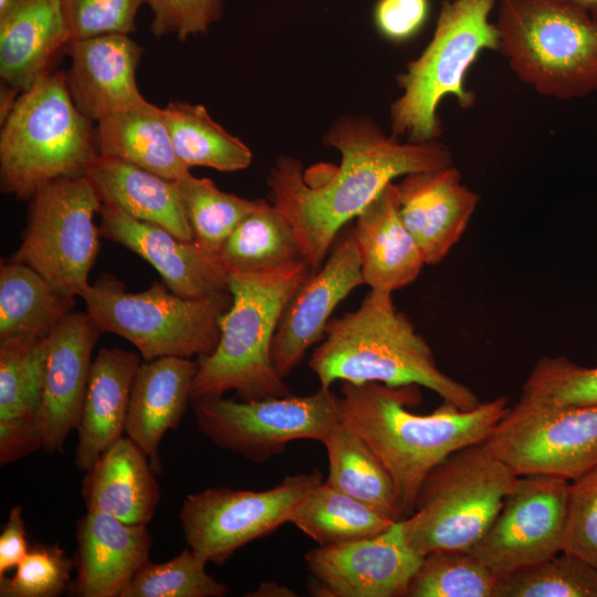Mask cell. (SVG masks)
Here are the masks:
<instances>
[{"label": "cell", "instance_id": "ba28073f", "mask_svg": "<svg viewBox=\"0 0 597 597\" xmlns=\"http://www.w3.org/2000/svg\"><path fill=\"white\" fill-rule=\"evenodd\" d=\"M519 476L486 441L451 453L430 471L412 513L400 520L408 545L421 557L439 551H471Z\"/></svg>", "mask_w": 597, "mask_h": 597}, {"label": "cell", "instance_id": "d4e9b609", "mask_svg": "<svg viewBox=\"0 0 597 597\" xmlns=\"http://www.w3.org/2000/svg\"><path fill=\"white\" fill-rule=\"evenodd\" d=\"M45 337L0 344V464L15 462L42 448Z\"/></svg>", "mask_w": 597, "mask_h": 597}, {"label": "cell", "instance_id": "b9f144b4", "mask_svg": "<svg viewBox=\"0 0 597 597\" xmlns=\"http://www.w3.org/2000/svg\"><path fill=\"white\" fill-rule=\"evenodd\" d=\"M563 551L597 568V468L569 482Z\"/></svg>", "mask_w": 597, "mask_h": 597}, {"label": "cell", "instance_id": "e575fe53", "mask_svg": "<svg viewBox=\"0 0 597 597\" xmlns=\"http://www.w3.org/2000/svg\"><path fill=\"white\" fill-rule=\"evenodd\" d=\"M176 181L193 241L218 258L232 231L256 206L258 199L224 192L211 179L197 178L190 172Z\"/></svg>", "mask_w": 597, "mask_h": 597}, {"label": "cell", "instance_id": "ab89813d", "mask_svg": "<svg viewBox=\"0 0 597 597\" xmlns=\"http://www.w3.org/2000/svg\"><path fill=\"white\" fill-rule=\"evenodd\" d=\"M74 561L57 545L29 549L12 576L0 579L1 597H55L70 586Z\"/></svg>", "mask_w": 597, "mask_h": 597}, {"label": "cell", "instance_id": "52a82bcc", "mask_svg": "<svg viewBox=\"0 0 597 597\" xmlns=\"http://www.w3.org/2000/svg\"><path fill=\"white\" fill-rule=\"evenodd\" d=\"M498 0H444L434 32L423 51L397 76L401 94L390 105L391 134L413 143L437 140L442 133L439 103L454 96L462 108L475 103L464 77L483 50L499 52L490 15Z\"/></svg>", "mask_w": 597, "mask_h": 597}, {"label": "cell", "instance_id": "d590c367", "mask_svg": "<svg viewBox=\"0 0 597 597\" xmlns=\"http://www.w3.org/2000/svg\"><path fill=\"white\" fill-rule=\"evenodd\" d=\"M405 597H498V575L470 552L422 557Z\"/></svg>", "mask_w": 597, "mask_h": 597}, {"label": "cell", "instance_id": "f546056e", "mask_svg": "<svg viewBox=\"0 0 597 597\" xmlns=\"http://www.w3.org/2000/svg\"><path fill=\"white\" fill-rule=\"evenodd\" d=\"M74 305L27 264L1 262L0 344L46 337Z\"/></svg>", "mask_w": 597, "mask_h": 597}, {"label": "cell", "instance_id": "277c9868", "mask_svg": "<svg viewBox=\"0 0 597 597\" xmlns=\"http://www.w3.org/2000/svg\"><path fill=\"white\" fill-rule=\"evenodd\" d=\"M313 271L303 259L261 272L228 270L232 303L216 349L197 359L191 399L230 390L242 400L291 395L272 364L271 345L287 303Z\"/></svg>", "mask_w": 597, "mask_h": 597}, {"label": "cell", "instance_id": "30bf717a", "mask_svg": "<svg viewBox=\"0 0 597 597\" xmlns=\"http://www.w3.org/2000/svg\"><path fill=\"white\" fill-rule=\"evenodd\" d=\"M101 206L86 176L43 184L31 198L27 228L11 260L35 270L59 293L81 297L100 249L94 218Z\"/></svg>", "mask_w": 597, "mask_h": 597}, {"label": "cell", "instance_id": "7a4b0ae2", "mask_svg": "<svg viewBox=\"0 0 597 597\" xmlns=\"http://www.w3.org/2000/svg\"><path fill=\"white\" fill-rule=\"evenodd\" d=\"M342 420L374 451L389 473L404 519L415 509L430 471L451 453L486 441L510 408L499 396L461 409L450 402L432 412L411 411L421 400L417 385L342 381Z\"/></svg>", "mask_w": 597, "mask_h": 597}, {"label": "cell", "instance_id": "7bdbcfd3", "mask_svg": "<svg viewBox=\"0 0 597 597\" xmlns=\"http://www.w3.org/2000/svg\"><path fill=\"white\" fill-rule=\"evenodd\" d=\"M227 0H147L157 38L175 35L185 41L207 33L224 14Z\"/></svg>", "mask_w": 597, "mask_h": 597}, {"label": "cell", "instance_id": "7402d4cb", "mask_svg": "<svg viewBox=\"0 0 597 597\" xmlns=\"http://www.w3.org/2000/svg\"><path fill=\"white\" fill-rule=\"evenodd\" d=\"M70 42L62 0H6L0 6V77L23 92L53 65Z\"/></svg>", "mask_w": 597, "mask_h": 597}, {"label": "cell", "instance_id": "3957f363", "mask_svg": "<svg viewBox=\"0 0 597 597\" xmlns=\"http://www.w3.org/2000/svg\"><path fill=\"white\" fill-rule=\"evenodd\" d=\"M308 366L324 389L337 380L417 385L461 409L481 402L469 386L438 366L429 343L388 291L370 290L357 310L329 320Z\"/></svg>", "mask_w": 597, "mask_h": 597}, {"label": "cell", "instance_id": "4316f807", "mask_svg": "<svg viewBox=\"0 0 597 597\" xmlns=\"http://www.w3.org/2000/svg\"><path fill=\"white\" fill-rule=\"evenodd\" d=\"M155 474L146 453L122 437L85 472L81 494L87 511L147 525L160 499Z\"/></svg>", "mask_w": 597, "mask_h": 597}, {"label": "cell", "instance_id": "6da1fadb", "mask_svg": "<svg viewBox=\"0 0 597 597\" xmlns=\"http://www.w3.org/2000/svg\"><path fill=\"white\" fill-rule=\"evenodd\" d=\"M341 155L338 165L303 170L302 163L280 156L271 167L269 198L289 219L303 260L315 271L343 228L394 179L453 165L441 142H401L365 116L344 115L323 136Z\"/></svg>", "mask_w": 597, "mask_h": 597}, {"label": "cell", "instance_id": "60d3db41", "mask_svg": "<svg viewBox=\"0 0 597 597\" xmlns=\"http://www.w3.org/2000/svg\"><path fill=\"white\" fill-rule=\"evenodd\" d=\"M147 0H62L70 42L136 32V17Z\"/></svg>", "mask_w": 597, "mask_h": 597}, {"label": "cell", "instance_id": "9a60e30c", "mask_svg": "<svg viewBox=\"0 0 597 597\" xmlns=\"http://www.w3.org/2000/svg\"><path fill=\"white\" fill-rule=\"evenodd\" d=\"M305 561L315 596L405 597L422 557L408 545L397 521L371 537L318 545Z\"/></svg>", "mask_w": 597, "mask_h": 597}, {"label": "cell", "instance_id": "f6af8a7d", "mask_svg": "<svg viewBox=\"0 0 597 597\" xmlns=\"http://www.w3.org/2000/svg\"><path fill=\"white\" fill-rule=\"evenodd\" d=\"M28 552L23 511L17 505L11 509L0 535V579L17 567Z\"/></svg>", "mask_w": 597, "mask_h": 597}, {"label": "cell", "instance_id": "9c48e42d", "mask_svg": "<svg viewBox=\"0 0 597 597\" xmlns=\"http://www.w3.org/2000/svg\"><path fill=\"white\" fill-rule=\"evenodd\" d=\"M101 333L132 343L144 360L210 355L220 338L230 291L201 298L175 294L161 281L142 292H127L114 275L103 273L81 296Z\"/></svg>", "mask_w": 597, "mask_h": 597}, {"label": "cell", "instance_id": "484cf974", "mask_svg": "<svg viewBox=\"0 0 597 597\" xmlns=\"http://www.w3.org/2000/svg\"><path fill=\"white\" fill-rule=\"evenodd\" d=\"M140 363L134 352L117 347L98 350L76 427L78 442L73 460L78 470L88 471L123 437L130 389Z\"/></svg>", "mask_w": 597, "mask_h": 597}, {"label": "cell", "instance_id": "5bb4252c", "mask_svg": "<svg viewBox=\"0 0 597 597\" xmlns=\"http://www.w3.org/2000/svg\"><path fill=\"white\" fill-rule=\"evenodd\" d=\"M569 482L554 475H520L490 527L469 552L496 575L563 552Z\"/></svg>", "mask_w": 597, "mask_h": 597}, {"label": "cell", "instance_id": "2e32d148", "mask_svg": "<svg viewBox=\"0 0 597 597\" xmlns=\"http://www.w3.org/2000/svg\"><path fill=\"white\" fill-rule=\"evenodd\" d=\"M365 284L352 227L336 237L327 260L311 273L287 303L271 345L276 373L285 378L306 350L324 338L336 306Z\"/></svg>", "mask_w": 597, "mask_h": 597}, {"label": "cell", "instance_id": "8992f818", "mask_svg": "<svg viewBox=\"0 0 597 597\" xmlns=\"http://www.w3.org/2000/svg\"><path fill=\"white\" fill-rule=\"evenodd\" d=\"M92 123L73 103L64 72L36 80L1 123V191L28 200L48 181L85 176L100 155Z\"/></svg>", "mask_w": 597, "mask_h": 597}, {"label": "cell", "instance_id": "4dcf8cb0", "mask_svg": "<svg viewBox=\"0 0 597 597\" xmlns=\"http://www.w3.org/2000/svg\"><path fill=\"white\" fill-rule=\"evenodd\" d=\"M322 443L328 457L327 483L394 521L404 519L386 468L343 420L332 428Z\"/></svg>", "mask_w": 597, "mask_h": 597}, {"label": "cell", "instance_id": "d6986e66", "mask_svg": "<svg viewBox=\"0 0 597 597\" xmlns=\"http://www.w3.org/2000/svg\"><path fill=\"white\" fill-rule=\"evenodd\" d=\"M396 186L401 220L426 264L440 263L467 230L479 195L462 182L453 165L408 174Z\"/></svg>", "mask_w": 597, "mask_h": 597}, {"label": "cell", "instance_id": "e0dca14e", "mask_svg": "<svg viewBox=\"0 0 597 597\" xmlns=\"http://www.w3.org/2000/svg\"><path fill=\"white\" fill-rule=\"evenodd\" d=\"M100 334L87 312L72 311L45 337L39 428L46 452H61L78 425Z\"/></svg>", "mask_w": 597, "mask_h": 597}, {"label": "cell", "instance_id": "836d02e7", "mask_svg": "<svg viewBox=\"0 0 597 597\" xmlns=\"http://www.w3.org/2000/svg\"><path fill=\"white\" fill-rule=\"evenodd\" d=\"M218 258L227 270L243 272L268 271L303 259L289 219L262 199L239 222Z\"/></svg>", "mask_w": 597, "mask_h": 597}, {"label": "cell", "instance_id": "c3c4849f", "mask_svg": "<svg viewBox=\"0 0 597 597\" xmlns=\"http://www.w3.org/2000/svg\"><path fill=\"white\" fill-rule=\"evenodd\" d=\"M6 0H0V6L4 3Z\"/></svg>", "mask_w": 597, "mask_h": 597}, {"label": "cell", "instance_id": "4fadbf2b", "mask_svg": "<svg viewBox=\"0 0 597 597\" xmlns=\"http://www.w3.org/2000/svg\"><path fill=\"white\" fill-rule=\"evenodd\" d=\"M314 470L286 476L264 491L209 488L184 500L179 519L188 547L213 563H223L248 543L265 536L290 517L322 482Z\"/></svg>", "mask_w": 597, "mask_h": 597}, {"label": "cell", "instance_id": "7dc6e473", "mask_svg": "<svg viewBox=\"0 0 597 597\" xmlns=\"http://www.w3.org/2000/svg\"><path fill=\"white\" fill-rule=\"evenodd\" d=\"M597 15V0H566Z\"/></svg>", "mask_w": 597, "mask_h": 597}, {"label": "cell", "instance_id": "5b68a950", "mask_svg": "<svg viewBox=\"0 0 597 597\" xmlns=\"http://www.w3.org/2000/svg\"><path fill=\"white\" fill-rule=\"evenodd\" d=\"M499 52L537 94L558 100L597 92V15L566 0H500Z\"/></svg>", "mask_w": 597, "mask_h": 597}, {"label": "cell", "instance_id": "bcb514c9", "mask_svg": "<svg viewBox=\"0 0 597 597\" xmlns=\"http://www.w3.org/2000/svg\"><path fill=\"white\" fill-rule=\"evenodd\" d=\"M289 588L275 583H263L251 596H295Z\"/></svg>", "mask_w": 597, "mask_h": 597}, {"label": "cell", "instance_id": "ac0fdd59", "mask_svg": "<svg viewBox=\"0 0 597 597\" xmlns=\"http://www.w3.org/2000/svg\"><path fill=\"white\" fill-rule=\"evenodd\" d=\"M98 214L101 235L150 263L175 294L201 298L229 291L228 270L193 240L179 239L114 207L102 205Z\"/></svg>", "mask_w": 597, "mask_h": 597}, {"label": "cell", "instance_id": "ffe728a7", "mask_svg": "<svg viewBox=\"0 0 597 597\" xmlns=\"http://www.w3.org/2000/svg\"><path fill=\"white\" fill-rule=\"evenodd\" d=\"M144 49L127 34H105L67 43L66 85L76 108L92 122L140 104L136 71Z\"/></svg>", "mask_w": 597, "mask_h": 597}, {"label": "cell", "instance_id": "1f68e13d", "mask_svg": "<svg viewBox=\"0 0 597 597\" xmlns=\"http://www.w3.org/2000/svg\"><path fill=\"white\" fill-rule=\"evenodd\" d=\"M289 522L320 546H329L378 535L397 521L322 481L300 502Z\"/></svg>", "mask_w": 597, "mask_h": 597}, {"label": "cell", "instance_id": "7c38bea8", "mask_svg": "<svg viewBox=\"0 0 597 597\" xmlns=\"http://www.w3.org/2000/svg\"><path fill=\"white\" fill-rule=\"evenodd\" d=\"M486 442L517 475L573 481L597 468V405L561 407L520 398Z\"/></svg>", "mask_w": 597, "mask_h": 597}, {"label": "cell", "instance_id": "603a6c76", "mask_svg": "<svg viewBox=\"0 0 597 597\" xmlns=\"http://www.w3.org/2000/svg\"><path fill=\"white\" fill-rule=\"evenodd\" d=\"M198 362L167 356L140 363L130 389L125 433L163 469L158 448L168 430L176 429L191 399Z\"/></svg>", "mask_w": 597, "mask_h": 597}, {"label": "cell", "instance_id": "8fae6325", "mask_svg": "<svg viewBox=\"0 0 597 597\" xmlns=\"http://www.w3.org/2000/svg\"><path fill=\"white\" fill-rule=\"evenodd\" d=\"M191 400L199 430L216 446L253 462L282 453L294 440L322 442L342 420L341 398L324 388L307 396Z\"/></svg>", "mask_w": 597, "mask_h": 597}, {"label": "cell", "instance_id": "cb8c5ba5", "mask_svg": "<svg viewBox=\"0 0 597 597\" xmlns=\"http://www.w3.org/2000/svg\"><path fill=\"white\" fill-rule=\"evenodd\" d=\"M364 283L370 290L394 292L417 280L426 260L404 224L395 182L355 218L352 227Z\"/></svg>", "mask_w": 597, "mask_h": 597}, {"label": "cell", "instance_id": "44dd1931", "mask_svg": "<svg viewBox=\"0 0 597 597\" xmlns=\"http://www.w3.org/2000/svg\"><path fill=\"white\" fill-rule=\"evenodd\" d=\"M76 577L69 589L78 597H122L136 572L149 561L147 525L87 511L76 523Z\"/></svg>", "mask_w": 597, "mask_h": 597}, {"label": "cell", "instance_id": "ee69618b", "mask_svg": "<svg viewBox=\"0 0 597 597\" xmlns=\"http://www.w3.org/2000/svg\"><path fill=\"white\" fill-rule=\"evenodd\" d=\"M429 14V0H378L374 8V23L387 40L404 42L415 36Z\"/></svg>", "mask_w": 597, "mask_h": 597}, {"label": "cell", "instance_id": "8d00e7d4", "mask_svg": "<svg viewBox=\"0 0 597 597\" xmlns=\"http://www.w3.org/2000/svg\"><path fill=\"white\" fill-rule=\"evenodd\" d=\"M498 597H597V568L563 551L498 575Z\"/></svg>", "mask_w": 597, "mask_h": 597}, {"label": "cell", "instance_id": "f35d334b", "mask_svg": "<svg viewBox=\"0 0 597 597\" xmlns=\"http://www.w3.org/2000/svg\"><path fill=\"white\" fill-rule=\"evenodd\" d=\"M521 398L551 406L597 405V367H584L565 356H544L523 384Z\"/></svg>", "mask_w": 597, "mask_h": 597}, {"label": "cell", "instance_id": "83f0119b", "mask_svg": "<svg viewBox=\"0 0 597 597\" xmlns=\"http://www.w3.org/2000/svg\"><path fill=\"white\" fill-rule=\"evenodd\" d=\"M85 176L102 205L160 226L179 239L193 240L176 180L102 155L92 161Z\"/></svg>", "mask_w": 597, "mask_h": 597}, {"label": "cell", "instance_id": "d6a6232c", "mask_svg": "<svg viewBox=\"0 0 597 597\" xmlns=\"http://www.w3.org/2000/svg\"><path fill=\"white\" fill-rule=\"evenodd\" d=\"M163 111L175 153L187 168L232 172L250 166V148L219 125L205 106L175 101Z\"/></svg>", "mask_w": 597, "mask_h": 597}, {"label": "cell", "instance_id": "f1b7e54d", "mask_svg": "<svg viewBox=\"0 0 597 597\" xmlns=\"http://www.w3.org/2000/svg\"><path fill=\"white\" fill-rule=\"evenodd\" d=\"M95 143L100 155L124 160L169 180L190 172L175 153L163 108L147 101L97 122Z\"/></svg>", "mask_w": 597, "mask_h": 597}, {"label": "cell", "instance_id": "74e56055", "mask_svg": "<svg viewBox=\"0 0 597 597\" xmlns=\"http://www.w3.org/2000/svg\"><path fill=\"white\" fill-rule=\"evenodd\" d=\"M208 561L190 547L164 563L146 562L122 597H222L227 585L206 570Z\"/></svg>", "mask_w": 597, "mask_h": 597}]
</instances>
